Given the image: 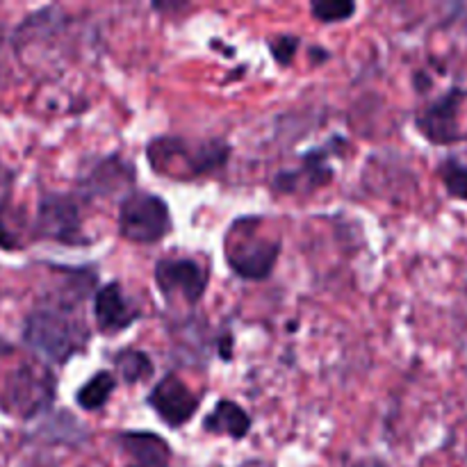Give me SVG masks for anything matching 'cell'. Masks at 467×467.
I'll return each instance as SVG.
<instances>
[{
  "label": "cell",
  "instance_id": "30bf717a",
  "mask_svg": "<svg viewBox=\"0 0 467 467\" xmlns=\"http://www.w3.org/2000/svg\"><path fill=\"white\" fill-rule=\"evenodd\" d=\"M340 149L327 144L322 149L308 150V153L301 158V167L292 169V171H281L274 178L272 187L274 192H281V194H308V192L317 190V187L327 185L333 178V169L328 164V158L333 153H337Z\"/></svg>",
  "mask_w": 467,
  "mask_h": 467
},
{
  "label": "cell",
  "instance_id": "52a82bcc",
  "mask_svg": "<svg viewBox=\"0 0 467 467\" xmlns=\"http://www.w3.org/2000/svg\"><path fill=\"white\" fill-rule=\"evenodd\" d=\"M465 96H467L465 89H461V87H451L450 91L438 96L436 100L424 105V108L415 114V126H418V130L422 132L431 144L450 146L463 140L459 114H461V105H463Z\"/></svg>",
  "mask_w": 467,
  "mask_h": 467
},
{
  "label": "cell",
  "instance_id": "3957f363",
  "mask_svg": "<svg viewBox=\"0 0 467 467\" xmlns=\"http://www.w3.org/2000/svg\"><path fill=\"white\" fill-rule=\"evenodd\" d=\"M57 392V379L46 365L23 360L14 365L0 383V409L18 420H35L50 410Z\"/></svg>",
  "mask_w": 467,
  "mask_h": 467
},
{
  "label": "cell",
  "instance_id": "9c48e42d",
  "mask_svg": "<svg viewBox=\"0 0 467 467\" xmlns=\"http://www.w3.org/2000/svg\"><path fill=\"white\" fill-rule=\"evenodd\" d=\"M146 404L158 413L167 427L178 429L185 427L199 410V397L190 390L185 381L176 377V374H167L155 383L153 390L146 397Z\"/></svg>",
  "mask_w": 467,
  "mask_h": 467
},
{
  "label": "cell",
  "instance_id": "d6986e66",
  "mask_svg": "<svg viewBox=\"0 0 467 467\" xmlns=\"http://www.w3.org/2000/svg\"><path fill=\"white\" fill-rule=\"evenodd\" d=\"M310 12L322 23H340L356 14V3L349 0H317L310 5Z\"/></svg>",
  "mask_w": 467,
  "mask_h": 467
},
{
  "label": "cell",
  "instance_id": "e0dca14e",
  "mask_svg": "<svg viewBox=\"0 0 467 467\" xmlns=\"http://www.w3.org/2000/svg\"><path fill=\"white\" fill-rule=\"evenodd\" d=\"M441 181L445 192L456 201L467 203V164L459 158H447L441 162Z\"/></svg>",
  "mask_w": 467,
  "mask_h": 467
},
{
  "label": "cell",
  "instance_id": "9a60e30c",
  "mask_svg": "<svg viewBox=\"0 0 467 467\" xmlns=\"http://www.w3.org/2000/svg\"><path fill=\"white\" fill-rule=\"evenodd\" d=\"M114 368H117L119 377H121L123 383H128V386H135V383L140 381H149L155 372L153 360L149 358V354L141 349H132V347L114 354Z\"/></svg>",
  "mask_w": 467,
  "mask_h": 467
},
{
  "label": "cell",
  "instance_id": "277c9868",
  "mask_svg": "<svg viewBox=\"0 0 467 467\" xmlns=\"http://www.w3.org/2000/svg\"><path fill=\"white\" fill-rule=\"evenodd\" d=\"M260 219L242 217L228 228L226 263L244 281H265L272 276L281 254L278 237L258 235Z\"/></svg>",
  "mask_w": 467,
  "mask_h": 467
},
{
  "label": "cell",
  "instance_id": "7c38bea8",
  "mask_svg": "<svg viewBox=\"0 0 467 467\" xmlns=\"http://www.w3.org/2000/svg\"><path fill=\"white\" fill-rule=\"evenodd\" d=\"M117 445L126 454V465L123 467H169V463H171V447L158 433H119Z\"/></svg>",
  "mask_w": 467,
  "mask_h": 467
},
{
  "label": "cell",
  "instance_id": "ac0fdd59",
  "mask_svg": "<svg viewBox=\"0 0 467 467\" xmlns=\"http://www.w3.org/2000/svg\"><path fill=\"white\" fill-rule=\"evenodd\" d=\"M21 226V214L9 208L7 201H3L0 203V249H18V246H23Z\"/></svg>",
  "mask_w": 467,
  "mask_h": 467
},
{
  "label": "cell",
  "instance_id": "6da1fadb",
  "mask_svg": "<svg viewBox=\"0 0 467 467\" xmlns=\"http://www.w3.org/2000/svg\"><path fill=\"white\" fill-rule=\"evenodd\" d=\"M23 340L32 351L44 356L46 360L55 365H64L73 356L82 354L87 349L89 328L85 327L82 319L73 315L71 306L62 301V304L32 310L26 317Z\"/></svg>",
  "mask_w": 467,
  "mask_h": 467
},
{
  "label": "cell",
  "instance_id": "2e32d148",
  "mask_svg": "<svg viewBox=\"0 0 467 467\" xmlns=\"http://www.w3.org/2000/svg\"><path fill=\"white\" fill-rule=\"evenodd\" d=\"M117 390V377L112 372H99L78 390L76 401L82 410H99L109 401Z\"/></svg>",
  "mask_w": 467,
  "mask_h": 467
},
{
  "label": "cell",
  "instance_id": "7a4b0ae2",
  "mask_svg": "<svg viewBox=\"0 0 467 467\" xmlns=\"http://www.w3.org/2000/svg\"><path fill=\"white\" fill-rule=\"evenodd\" d=\"M146 153L158 173L194 178L223 167L231 155V146L222 140L190 141L182 137H158L150 141Z\"/></svg>",
  "mask_w": 467,
  "mask_h": 467
},
{
  "label": "cell",
  "instance_id": "ba28073f",
  "mask_svg": "<svg viewBox=\"0 0 467 467\" xmlns=\"http://www.w3.org/2000/svg\"><path fill=\"white\" fill-rule=\"evenodd\" d=\"M208 272L192 258H162L155 265V285L164 299H181L196 306L208 287Z\"/></svg>",
  "mask_w": 467,
  "mask_h": 467
},
{
  "label": "cell",
  "instance_id": "5bb4252c",
  "mask_svg": "<svg viewBox=\"0 0 467 467\" xmlns=\"http://www.w3.org/2000/svg\"><path fill=\"white\" fill-rule=\"evenodd\" d=\"M203 431L213 436H231L233 441H242L251 431V418L237 401L219 400L213 413L203 420Z\"/></svg>",
  "mask_w": 467,
  "mask_h": 467
},
{
  "label": "cell",
  "instance_id": "8fae6325",
  "mask_svg": "<svg viewBox=\"0 0 467 467\" xmlns=\"http://www.w3.org/2000/svg\"><path fill=\"white\" fill-rule=\"evenodd\" d=\"M96 327L105 336H117L140 319V308L128 301L117 281L108 283L96 292L94 299Z\"/></svg>",
  "mask_w": 467,
  "mask_h": 467
},
{
  "label": "cell",
  "instance_id": "5b68a950",
  "mask_svg": "<svg viewBox=\"0 0 467 467\" xmlns=\"http://www.w3.org/2000/svg\"><path fill=\"white\" fill-rule=\"evenodd\" d=\"M119 235L135 244H155L171 231V213L162 196L137 192L119 208Z\"/></svg>",
  "mask_w": 467,
  "mask_h": 467
},
{
  "label": "cell",
  "instance_id": "4fadbf2b",
  "mask_svg": "<svg viewBox=\"0 0 467 467\" xmlns=\"http://www.w3.org/2000/svg\"><path fill=\"white\" fill-rule=\"evenodd\" d=\"M135 181V167L128 160L119 158V155H109V158L100 160L94 164L89 176L85 178L82 187L89 196H109L117 190L132 185Z\"/></svg>",
  "mask_w": 467,
  "mask_h": 467
},
{
  "label": "cell",
  "instance_id": "ffe728a7",
  "mask_svg": "<svg viewBox=\"0 0 467 467\" xmlns=\"http://www.w3.org/2000/svg\"><path fill=\"white\" fill-rule=\"evenodd\" d=\"M299 44H301V39L295 35H278V36H272V39L267 41L274 59H276L278 64H283V67L295 59L296 50H299Z\"/></svg>",
  "mask_w": 467,
  "mask_h": 467
},
{
  "label": "cell",
  "instance_id": "8992f818",
  "mask_svg": "<svg viewBox=\"0 0 467 467\" xmlns=\"http://www.w3.org/2000/svg\"><path fill=\"white\" fill-rule=\"evenodd\" d=\"M35 233L64 246L91 244L82 223L80 203L68 194H48L39 201Z\"/></svg>",
  "mask_w": 467,
  "mask_h": 467
}]
</instances>
